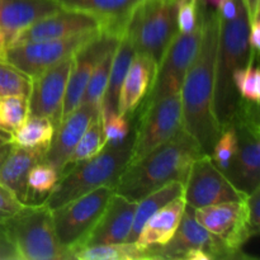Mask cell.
Masks as SVG:
<instances>
[{
	"instance_id": "cell-1",
	"label": "cell",
	"mask_w": 260,
	"mask_h": 260,
	"mask_svg": "<svg viewBox=\"0 0 260 260\" xmlns=\"http://www.w3.org/2000/svg\"><path fill=\"white\" fill-rule=\"evenodd\" d=\"M220 15L217 10H203V30L200 47L185 73L180 89L183 128L211 155L221 135L213 109L215 71L217 56Z\"/></svg>"
},
{
	"instance_id": "cell-2",
	"label": "cell",
	"mask_w": 260,
	"mask_h": 260,
	"mask_svg": "<svg viewBox=\"0 0 260 260\" xmlns=\"http://www.w3.org/2000/svg\"><path fill=\"white\" fill-rule=\"evenodd\" d=\"M203 155L207 154L200 144L184 128H180L165 144L127 165L114 192L139 202L145 196L170 182L177 180L184 184L193 161Z\"/></svg>"
},
{
	"instance_id": "cell-3",
	"label": "cell",
	"mask_w": 260,
	"mask_h": 260,
	"mask_svg": "<svg viewBox=\"0 0 260 260\" xmlns=\"http://www.w3.org/2000/svg\"><path fill=\"white\" fill-rule=\"evenodd\" d=\"M249 22L243 0L239 3L238 14L234 19L226 20L220 17L213 109L221 131L231 126L241 99L234 84V73L245 68L250 58L258 55L249 46Z\"/></svg>"
},
{
	"instance_id": "cell-4",
	"label": "cell",
	"mask_w": 260,
	"mask_h": 260,
	"mask_svg": "<svg viewBox=\"0 0 260 260\" xmlns=\"http://www.w3.org/2000/svg\"><path fill=\"white\" fill-rule=\"evenodd\" d=\"M134 135L117 146L106 145L95 156L81 161L58 178L43 203L51 211L103 185L116 187L129 164Z\"/></svg>"
},
{
	"instance_id": "cell-5",
	"label": "cell",
	"mask_w": 260,
	"mask_h": 260,
	"mask_svg": "<svg viewBox=\"0 0 260 260\" xmlns=\"http://www.w3.org/2000/svg\"><path fill=\"white\" fill-rule=\"evenodd\" d=\"M3 228L20 260L74 259L70 250L58 241L51 210L45 203L25 205L19 212L3 222Z\"/></svg>"
},
{
	"instance_id": "cell-6",
	"label": "cell",
	"mask_w": 260,
	"mask_h": 260,
	"mask_svg": "<svg viewBox=\"0 0 260 260\" xmlns=\"http://www.w3.org/2000/svg\"><path fill=\"white\" fill-rule=\"evenodd\" d=\"M180 0H144L129 15L126 32L135 51L151 58L156 66L178 33Z\"/></svg>"
},
{
	"instance_id": "cell-7",
	"label": "cell",
	"mask_w": 260,
	"mask_h": 260,
	"mask_svg": "<svg viewBox=\"0 0 260 260\" xmlns=\"http://www.w3.org/2000/svg\"><path fill=\"white\" fill-rule=\"evenodd\" d=\"M231 126L235 128L238 147L223 174L236 189L249 194L260 187L259 104L240 99Z\"/></svg>"
},
{
	"instance_id": "cell-8",
	"label": "cell",
	"mask_w": 260,
	"mask_h": 260,
	"mask_svg": "<svg viewBox=\"0 0 260 260\" xmlns=\"http://www.w3.org/2000/svg\"><path fill=\"white\" fill-rule=\"evenodd\" d=\"M113 194V187L103 185L51 211L53 229L61 245L73 254L93 230Z\"/></svg>"
},
{
	"instance_id": "cell-9",
	"label": "cell",
	"mask_w": 260,
	"mask_h": 260,
	"mask_svg": "<svg viewBox=\"0 0 260 260\" xmlns=\"http://www.w3.org/2000/svg\"><path fill=\"white\" fill-rule=\"evenodd\" d=\"M206 2L203 4L202 17L194 30L189 33L178 32L170 45L168 46L164 56L160 60L156 68L154 81L151 84L149 93L145 96L142 103L140 104V112L146 109L155 102L180 93L185 73L192 63L198 47H200L201 38L203 30V10Z\"/></svg>"
},
{
	"instance_id": "cell-10",
	"label": "cell",
	"mask_w": 260,
	"mask_h": 260,
	"mask_svg": "<svg viewBox=\"0 0 260 260\" xmlns=\"http://www.w3.org/2000/svg\"><path fill=\"white\" fill-rule=\"evenodd\" d=\"M180 128H183L180 93L165 96L140 112L129 164L165 144Z\"/></svg>"
},
{
	"instance_id": "cell-11",
	"label": "cell",
	"mask_w": 260,
	"mask_h": 260,
	"mask_svg": "<svg viewBox=\"0 0 260 260\" xmlns=\"http://www.w3.org/2000/svg\"><path fill=\"white\" fill-rule=\"evenodd\" d=\"M101 32L102 30H94L58 40L9 45L5 47L2 58L30 78H35L53 63L75 55L83 46L90 42Z\"/></svg>"
},
{
	"instance_id": "cell-12",
	"label": "cell",
	"mask_w": 260,
	"mask_h": 260,
	"mask_svg": "<svg viewBox=\"0 0 260 260\" xmlns=\"http://www.w3.org/2000/svg\"><path fill=\"white\" fill-rule=\"evenodd\" d=\"M245 197L216 167L211 155H203L193 161L183 193L188 206L201 208L223 202H243Z\"/></svg>"
},
{
	"instance_id": "cell-13",
	"label": "cell",
	"mask_w": 260,
	"mask_h": 260,
	"mask_svg": "<svg viewBox=\"0 0 260 260\" xmlns=\"http://www.w3.org/2000/svg\"><path fill=\"white\" fill-rule=\"evenodd\" d=\"M104 29H106V23L101 18L80 10L61 8L57 12L41 18L24 29L10 36L8 38L7 46L58 40V38Z\"/></svg>"
},
{
	"instance_id": "cell-14",
	"label": "cell",
	"mask_w": 260,
	"mask_h": 260,
	"mask_svg": "<svg viewBox=\"0 0 260 260\" xmlns=\"http://www.w3.org/2000/svg\"><path fill=\"white\" fill-rule=\"evenodd\" d=\"M194 210L185 203L182 220L174 236L165 245H159L161 259H182L183 254L190 249L206 251L212 260L249 258L241 251L231 250L222 239L201 226L194 217Z\"/></svg>"
},
{
	"instance_id": "cell-15",
	"label": "cell",
	"mask_w": 260,
	"mask_h": 260,
	"mask_svg": "<svg viewBox=\"0 0 260 260\" xmlns=\"http://www.w3.org/2000/svg\"><path fill=\"white\" fill-rule=\"evenodd\" d=\"M74 56L66 57L32 78V90L28 96L29 117H42L52 122L57 128L61 122L69 75Z\"/></svg>"
},
{
	"instance_id": "cell-16",
	"label": "cell",
	"mask_w": 260,
	"mask_h": 260,
	"mask_svg": "<svg viewBox=\"0 0 260 260\" xmlns=\"http://www.w3.org/2000/svg\"><path fill=\"white\" fill-rule=\"evenodd\" d=\"M118 36L102 30L95 38L83 46L74 55L73 68L69 75L65 98H63L61 121L80 104L94 68L112 47L118 45Z\"/></svg>"
},
{
	"instance_id": "cell-17",
	"label": "cell",
	"mask_w": 260,
	"mask_h": 260,
	"mask_svg": "<svg viewBox=\"0 0 260 260\" xmlns=\"http://www.w3.org/2000/svg\"><path fill=\"white\" fill-rule=\"evenodd\" d=\"M136 207L137 202L127 200L126 197L114 192L98 222L79 248L73 251V256L74 253L81 248L126 243L134 223Z\"/></svg>"
},
{
	"instance_id": "cell-18",
	"label": "cell",
	"mask_w": 260,
	"mask_h": 260,
	"mask_svg": "<svg viewBox=\"0 0 260 260\" xmlns=\"http://www.w3.org/2000/svg\"><path fill=\"white\" fill-rule=\"evenodd\" d=\"M98 113H101L99 106L80 103L55 128L52 141L46 151L45 161L57 170L58 178L76 144Z\"/></svg>"
},
{
	"instance_id": "cell-19",
	"label": "cell",
	"mask_w": 260,
	"mask_h": 260,
	"mask_svg": "<svg viewBox=\"0 0 260 260\" xmlns=\"http://www.w3.org/2000/svg\"><path fill=\"white\" fill-rule=\"evenodd\" d=\"M46 151L45 147H23L12 144V149L0 169V183L23 205H28L29 198L28 174L36 164L45 161Z\"/></svg>"
},
{
	"instance_id": "cell-20",
	"label": "cell",
	"mask_w": 260,
	"mask_h": 260,
	"mask_svg": "<svg viewBox=\"0 0 260 260\" xmlns=\"http://www.w3.org/2000/svg\"><path fill=\"white\" fill-rule=\"evenodd\" d=\"M156 68V63L151 58L136 52L119 91V114L131 117L137 111L151 88Z\"/></svg>"
},
{
	"instance_id": "cell-21",
	"label": "cell",
	"mask_w": 260,
	"mask_h": 260,
	"mask_svg": "<svg viewBox=\"0 0 260 260\" xmlns=\"http://www.w3.org/2000/svg\"><path fill=\"white\" fill-rule=\"evenodd\" d=\"M144 0H57L63 9L80 10L101 18L106 23L104 32L121 37L135 8Z\"/></svg>"
},
{
	"instance_id": "cell-22",
	"label": "cell",
	"mask_w": 260,
	"mask_h": 260,
	"mask_svg": "<svg viewBox=\"0 0 260 260\" xmlns=\"http://www.w3.org/2000/svg\"><path fill=\"white\" fill-rule=\"evenodd\" d=\"M58 9L57 0H0V28L9 38Z\"/></svg>"
},
{
	"instance_id": "cell-23",
	"label": "cell",
	"mask_w": 260,
	"mask_h": 260,
	"mask_svg": "<svg viewBox=\"0 0 260 260\" xmlns=\"http://www.w3.org/2000/svg\"><path fill=\"white\" fill-rule=\"evenodd\" d=\"M135 55H136V51H135L134 43H132L128 33L124 29V32L119 37L116 51H114L111 71H109L108 76V83H107L103 99H102V118H107L108 116L118 113L119 91H121L122 83H123V79L126 76L132 60H134Z\"/></svg>"
},
{
	"instance_id": "cell-24",
	"label": "cell",
	"mask_w": 260,
	"mask_h": 260,
	"mask_svg": "<svg viewBox=\"0 0 260 260\" xmlns=\"http://www.w3.org/2000/svg\"><path fill=\"white\" fill-rule=\"evenodd\" d=\"M185 208L184 198L178 197L155 212L142 226L136 241L139 245H165L174 236Z\"/></svg>"
},
{
	"instance_id": "cell-25",
	"label": "cell",
	"mask_w": 260,
	"mask_h": 260,
	"mask_svg": "<svg viewBox=\"0 0 260 260\" xmlns=\"http://www.w3.org/2000/svg\"><path fill=\"white\" fill-rule=\"evenodd\" d=\"M243 202H223L196 208L194 217L206 230L228 241L243 217Z\"/></svg>"
},
{
	"instance_id": "cell-26",
	"label": "cell",
	"mask_w": 260,
	"mask_h": 260,
	"mask_svg": "<svg viewBox=\"0 0 260 260\" xmlns=\"http://www.w3.org/2000/svg\"><path fill=\"white\" fill-rule=\"evenodd\" d=\"M74 259L80 260H142L161 259L159 245H139L137 243L107 244L81 248L74 253Z\"/></svg>"
},
{
	"instance_id": "cell-27",
	"label": "cell",
	"mask_w": 260,
	"mask_h": 260,
	"mask_svg": "<svg viewBox=\"0 0 260 260\" xmlns=\"http://www.w3.org/2000/svg\"><path fill=\"white\" fill-rule=\"evenodd\" d=\"M183 193H184V184L174 180V182H170L162 187L157 188L156 190L149 193L142 200H140L137 202L134 223H132L131 231H129L126 243H135L144 223L160 208L167 206L175 198L182 197Z\"/></svg>"
},
{
	"instance_id": "cell-28",
	"label": "cell",
	"mask_w": 260,
	"mask_h": 260,
	"mask_svg": "<svg viewBox=\"0 0 260 260\" xmlns=\"http://www.w3.org/2000/svg\"><path fill=\"white\" fill-rule=\"evenodd\" d=\"M104 146H106V139H104L103 132V118H102V114L98 113L90 122L86 131L84 132L81 139L76 144L75 149L69 156L68 161L63 165L60 177L79 162L85 161V160L95 156L104 149Z\"/></svg>"
},
{
	"instance_id": "cell-29",
	"label": "cell",
	"mask_w": 260,
	"mask_h": 260,
	"mask_svg": "<svg viewBox=\"0 0 260 260\" xmlns=\"http://www.w3.org/2000/svg\"><path fill=\"white\" fill-rule=\"evenodd\" d=\"M53 134L55 127L50 119L42 117H28L22 126L12 132L13 144L23 147L48 149Z\"/></svg>"
},
{
	"instance_id": "cell-30",
	"label": "cell",
	"mask_w": 260,
	"mask_h": 260,
	"mask_svg": "<svg viewBox=\"0 0 260 260\" xmlns=\"http://www.w3.org/2000/svg\"><path fill=\"white\" fill-rule=\"evenodd\" d=\"M58 180L57 170L46 161L38 162L30 169L27 184L29 190L28 205H40L55 188Z\"/></svg>"
},
{
	"instance_id": "cell-31",
	"label": "cell",
	"mask_w": 260,
	"mask_h": 260,
	"mask_svg": "<svg viewBox=\"0 0 260 260\" xmlns=\"http://www.w3.org/2000/svg\"><path fill=\"white\" fill-rule=\"evenodd\" d=\"M116 48L117 46L116 47H112L111 50L99 60V62L96 63V66L93 70V74H91L90 79H89L88 85H86L83 99H81L80 103L95 104V106L101 107L104 90H106L107 83H108L109 71H111L112 60H113V55Z\"/></svg>"
},
{
	"instance_id": "cell-32",
	"label": "cell",
	"mask_w": 260,
	"mask_h": 260,
	"mask_svg": "<svg viewBox=\"0 0 260 260\" xmlns=\"http://www.w3.org/2000/svg\"><path fill=\"white\" fill-rule=\"evenodd\" d=\"M32 78L14 65L0 58V98L10 95L29 96Z\"/></svg>"
},
{
	"instance_id": "cell-33",
	"label": "cell",
	"mask_w": 260,
	"mask_h": 260,
	"mask_svg": "<svg viewBox=\"0 0 260 260\" xmlns=\"http://www.w3.org/2000/svg\"><path fill=\"white\" fill-rule=\"evenodd\" d=\"M29 117V103L25 95L0 98V127L13 132Z\"/></svg>"
},
{
	"instance_id": "cell-34",
	"label": "cell",
	"mask_w": 260,
	"mask_h": 260,
	"mask_svg": "<svg viewBox=\"0 0 260 260\" xmlns=\"http://www.w3.org/2000/svg\"><path fill=\"white\" fill-rule=\"evenodd\" d=\"M256 56V55H255ZM255 56L250 58L248 65L243 69H238L234 73L233 79L239 95L244 101L259 104L260 101V73L254 65Z\"/></svg>"
},
{
	"instance_id": "cell-35",
	"label": "cell",
	"mask_w": 260,
	"mask_h": 260,
	"mask_svg": "<svg viewBox=\"0 0 260 260\" xmlns=\"http://www.w3.org/2000/svg\"><path fill=\"white\" fill-rule=\"evenodd\" d=\"M236 147H238V137H236L235 128L230 126L222 129L211 152L213 162L222 173H225L230 167L236 152Z\"/></svg>"
},
{
	"instance_id": "cell-36",
	"label": "cell",
	"mask_w": 260,
	"mask_h": 260,
	"mask_svg": "<svg viewBox=\"0 0 260 260\" xmlns=\"http://www.w3.org/2000/svg\"><path fill=\"white\" fill-rule=\"evenodd\" d=\"M131 131V126L126 116L119 113H114L103 118V132L106 145L117 146L126 141L127 136Z\"/></svg>"
},
{
	"instance_id": "cell-37",
	"label": "cell",
	"mask_w": 260,
	"mask_h": 260,
	"mask_svg": "<svg viewBox=\"0 0 260 260\" xmlns=\"http://www.w3.org/2000/svg\"><path fill=\"white\" fill-rule=\"evenodd\" d=\"M244 218L246 223L259 235L260 233V187L246 194L243 202Z\"/></svg>"
},
{
	"instance_id": "cell-38",
	"label": "cell",
	"mask_w": 260,
	"mask_h": 260,
	"mask_svg": "<svg viewBox=\"0 0 260 260\" xmlns=\"http://www.w3.org/2000/svg\"><path fill=\"white\" fill-rule=\"evenodd\" d=\"M24 206L5 185L0 183V223L5 222L8 218L19 212Z\"/></svg>"
},
{
	"instance_id": "cell-39",
	"label": "cell",
	"mask_w": 260,
	"mask_h": 260,
	"mask_svg": "<svg viewBox=\"0 0 260 260\" xmlns=\"http://www.w3.org/2000/svg\"><path fill=\"white\" fill-rule=\"evenodd\" d=\"M0 260H20L19 254L14 245L10 243L3 223H0Z\"/></svg>"
},
{
	"instance_id": "cell-40",
	"label": "cell",
	"mask_w": 260,
	"mask_h": 260,
	"mask_svg": "<svg viewBox=\"0 0 260 260\" xmlns=\"http://www.w3.org/2000/svg\"><path fill=\"white\" fill-rule=\"evenodd\" d=\"M249 46L253 51L259 52L260 48V20L259 17L249 22Z\"/></svg>"
},
{
	"instance_id": "cell-41",
	"label": "cell",
	"mask_w": 260,
	"mask_h": 260,
	"mask_svg": "<svg viewBox=\"0 0 260 260\" xmlns=\"http://www.w3.org/2000/svg\"><path fill=\"white\" fill-rule=\"evenodd\" d=\"M246 10H248L249 20H253L259 17L260 13V0H243Z\"/></svg>"
},
{
	"instance_id": "cell-42",
	"label": "cell",
	"mask_w": 260,
	"mask_h": 260,
	"mask_svg": "<svg viewBox=\"0 0 260 260\" xmlns=\"http://www.w3.org/2000/svg\"><path fill=\"white\" fill-rule=\"evenodd\" d=\"M12 142H13L12 132L7 131V129H4L0 127V146H3V145H7V144H12Z\"/></svg>"
},
{
	"instance_id": "cell-43",
	"label": "cell",
	"mask_w": 260,
	"mask_h": 260,
	"mask_svg": "<svg viewBox=\"0 0 260 260\" xmlns=\"http://www.w3.org/2000/svg\"><path fill=\"white\" fill-rule=\"evenodd\" d=\"M12 144H7V145H3V146H0V169H2L3 164H4L5 159H7L10 149H12Z\"/></svg>"
},
{
	"instance_id": "cell-44",
	"label": "cell",
	"mask_w": 260,
	"mask_h": 260,
	"mask_svg": "<svg viewBox=\"0 0 260 260\" xmlns=\"http://www.w3.org/2000/svg\"><path fill=\"white\" fill-rule=\"evenodd\" d=\"M7 42H8L7 32H5L3 28H0V58H2L5 47H7Z\"/></svg>"
}]
</instances>
